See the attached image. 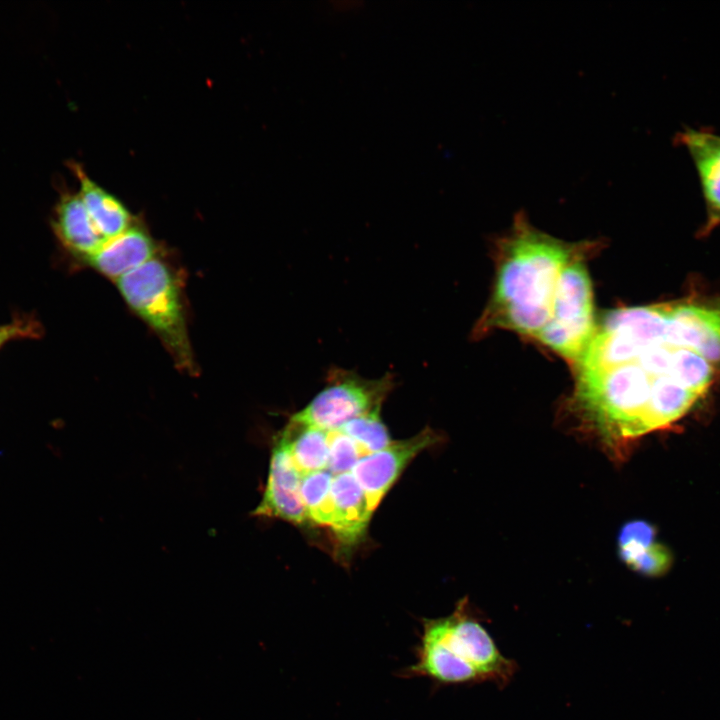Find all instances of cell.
Instances as JSON below:
<instances>
[{"label": "cell", "mask_w": 720, "mask_h": 720, "mask_svg": "<svg viewBox=\"0 0 720 720\" xmlns=\"http://www.w3.org/2000/svg\"><path fill=\"white\" fill-rule=\"evenodd\" d=\"M575 255L567 243L518 215L501 241L494 292L480 329H510L535 338L550 317L561 272Z\"/></svg>", "instance_id": "obj_1"}, {"label": "cell", "mask_w": 720, "mask_h": 720, "mask_svg": "<svg viewBox=\"0 0 720 720\" xmlns=\"http://www.w3.org/2000/svg\"><path fill=\"white\" fill-rule=\"evenodd\" d=\"M415 658L403 671L405 677H424L445 685L491 681L503 688L518 670L471 613L467 599L459 601L448 616L423 620Z\"/></svg>", "instance_id": "obj_2"}, {"label": "cell", "mask_w": 720, "mask_h": 720, "mask_svg": "<svg viewBox=\"0 0 720 720\" xmlns=\"http://www.w3.org/2000/svg\"><path fill=\"white\" fill-rule=\"evenodd\" d=\"M115 282L127 305L158 335L176 365L193 373L183 297L172 268L154 257Z\"/></svg>", "instance_id": "obj_3"}, {"label": "cell", "mask_w": 720, "mask_h": 720, "mask_svg": "<svg viewBox=\"0 0 720 720\" xmlns=\"http://www.w3.org/2000/svg\"><path fill=\"white\" fill-rule=\"evenodd\" d=\"M595 330L591 279L585 264L576 254L561 272L550 317L535 338L576 363Z\"/></svg>", "instance_id": "obj_4"}, {"label": "cell", "mask_w": 720, "mask_h": 720, "mask_svg": "<svg viewBox=\"0 0 720 720\" xmlns=\"http://www.w3.org/2000/svg\"><path fill=\"white\" fill-rule=\"evenodd\" d=\"M394 385V376L390 373L368 379L351 370L332 368L328 371L325 386L289 420L334 430L354 418L380 411Z\"/></svg>", "instance_id": "obj_5"}, {"label": "cell", "mask_w": 720, "mask_h": 720, "mask_svg": "<svg viewBox=\"0 0 720 720\" xmlns=\"http://www.w3.org/2000/svg\"><path fill=\"white\" fill-rule=\"evenodd\" d=\"M440 437L430 428L404 440L392 441L384 449L362 457L351 470L373 511L398 480L408 464Z\"/></svg>", "instance_id": "obj_6"}, {"label": "cell", "mask_w": 720, "mask_h": 720, "mask_svg": "<svg viewBox=\"0 0 720 720\" xmlns=\"http://www.w3.org/2000/svg\"><path fill=\"white\" fill-rule=\"evenodd\" d=\"M666 343L720 362V298L667 304Z\"/></svg>", "instance_id": "obj_7"}, {"label": "cell", "mask_w": 720, "mask_h": 720, "mask_svg": "<svg viewBox=\"0 0 720 720\" xmlns=\"http://www.w3.org/2000/svg\"><path fill=\"white\" fill-rule=\"evenodd\" d=\"M301 478L285 446L275 436L262 499L252 515L280 519L294 525L309 523L300 494Z\"/></svg>", "instance_id": "obj_8"}, {"label": "cell", "mask_w": 720, "mask_h": 720, "mask_svg": "<svg viewBox=\"0 0 720 720\" xmlns=\"http://www.w3.org/2000/svg\"><path fill=\"white\" fill-rule=\"evenodd\" d=\"M675 142L684 147L695 167L706 206L703 232L720 224V135L710 128L686 127Z\"/></svg>", "instance_id": "obj_9"}, {"label": "cell", "mask_w": 720, "mask_h": 720, "mask_svg": "<svg viewBox=\"0 0 720 720\" xmlns=\"http://www.w3.org/2000/svg\"><path fill=\"white\" fill-rule=\"evenodd\" d=\"M156 246L142 227L133 224L121 234L106 240L87 263L102 275L118 280L153 259Z\"/></svg>", "instance_id": "obj_10"}, {"label": "cell", "mask_w": 720, "mask_h": 720, "mask_svg": "<svg viewBox=\"0 0 720 720\" xmlns=\"http://www.w3.org/2000/svg\"><path fill=\"white\" fill-rule=\"evenodd\" d=\"M373 512L366 494L351 472L333 477L329 528L341 542L348 545L357 543L364 535Z\"/></svg>", "instance_id": "obj_11"}, {"label": "cell", "mask_w": 720, "mask_h": 720, "mask_svg": "<svg viewBox=\"0 0 720 720\" xmlns=\"http://www.w3.org/2000/svg\"><path fill=\"white\" fill-rule=\"evenodd\" d=\"M617 544L620 559L641 575L661 576L671 566V553L656 542L655 527L644 520L627 522L618 534Z\"/></svg>", "instance_id": "obj_12"}, {"label": "cell", "mask_w": 720, "mask_h": 720, "mask_svg": "<svg viewBox=\"0 0 720 720\" xmlns=\"http://www.w3.org/2000/svg\"><path fill=\"white\" fill-rule=\"evenodd\" d=\"M53 226L63 245L84 259L94 254L106 241L94 226L78 193L65 192L61 195L56 204Z\"/></svg>", "instance_id": "obj_13"}, {"label": "cell", "mask_w": 720, "mask_h": 720, "mask_svg": "<svg viewBox=\"0 0 720 720\" xmlns=\"http://www.w3.org/2000/svg\"><path fill=\"white\" fill-rule=\"evenodd\" d=\"M72 168L80 186L78 194L94 226L105 240L133 225L130 211L118 198L93 181L79 165L74 164Z\"/></svg>", "instance_id": "obj_14"}, {"label": "cell", "mask_w": 720, "mask_h": 720, "mask_svg": "<svg viewBox=\"0 0 720 720\" xmlns=\"http://www.w3.org/2000/svg\"><path fill=\"white\" fill-rule=\"evenodd\" d=\"M276 437L283 443L302 476L327 469L329 431L289 420Z\"/></svg>", "instance_id": "obj_15"}, {"label": "cell", "mask_w": 720, "mask_h": 720, "mask_svg": "<svg viewBox=\"0 0 720 720\" xmlns=\"http://www.w3.org/2000/svg\"><path fill=\"white\" fill-rule=\"evenodd\" d=\"M698 398L699 396L681 386L669 375L655 378L652 381L647 415L649 432L679 419Z\"/></svg>", "instance_id": "obj_16"}, {"label": "cell", "mask_w": 720, "mask_h": 720, "mask_svg": "<svg viewBox=\"0 0 720 720\" xmlns=\"http://www.w3.org/2000/svg\"><path fill=\"white\" fill-rule=\"evenodd\" d=\"M669 376L684 388L701 397L712 383L714 369L710 362L696 351L675 347Z\"/></svg>", "instance_id": "obj_17"}, {"label": "cell", "mask_w": 720, "mask_h": 720, "mask_svg": "<svg viewBox=\"0 0 720 720\" xmlns=\"http://www.w3.org/2000/svg\"><path fill=\"white\" fill-rule=\"evenodd\" d=\"M333 475L326 469L303 475L300 494L311 523L328 527L331 521Z\"/></svg>", "instance_id": "obj_18"}, {"label": "cell", "mask_w": 720, "mask_h": 720, "mask_svg": "<svg viewBox=\"0 0 720 720\" xmlns=\"http://www.w3.org/2000/svg\"><path fill=\"white\" fill-rule=\"evenodd\" d=\"M337 429L353 439L364 456L378 452L392 442L380 411L354 418Z\"/></svg>", "instance_id": "obj_19"}, {"label": "cell", "mask_w": 720, "mask_h": 720, "mask_svg": "<svg viewBox=\"0 0 720 720\" xmlns=\"http://www.w3.org/2000/svg\"><path fill=\"white\" fill-rule=\"evenodd\" d=\"M364 457L359 446L338 429L329 431V456L327 470L333 475L351 472Z\"/></svg>", "instance_id": "obj_20"}, {"label": "cell", "mask_w": 720, "mask_h": 720, "mask_svg": "<svg viewBox=\"0 0 720 720\" xmlns=\"http://www.w3.org/2000/svg\"><path fill=\"white\" fill-rule=\"evenodd\" d=\"M35 335H39V326L32 320L20 319L0 325V347L12 339Z\"/></svg>", "instance_id": "obj_21"}]
</instances>
